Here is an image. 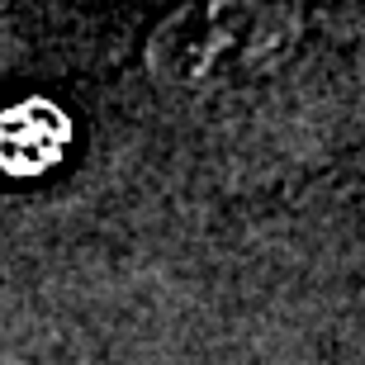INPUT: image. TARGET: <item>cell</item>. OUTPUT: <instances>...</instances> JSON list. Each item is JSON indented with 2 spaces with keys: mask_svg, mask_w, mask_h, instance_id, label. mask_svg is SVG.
I'll return each instance as SVG.
<instances>
[{
  "mask_svg": "<svg viewBox=\"0 0 365 365\" xmlns=\"http://www.w3.org/2000/svg\"><path fill=\"white\" fill-rule=\"evenodd\" d=\"M304 43V0H190L148 43L152 71L185 91L247 86Z\"/></svg>",
  "mask_w": 365,
  "mask_h": 365,
  "instance_id": "cell-1",
  "label": "cell"
},
{
  "mask_svg": "<svg viewBox=\"0 0 365 365\" xmlns=\"http://www.w3.org/2000/svg\"><path fill=\"white\" fill-rule=\"evenodd\" d=\"M67 123L53 105H19L0 114V166L10 176H38L62 157Z\"/></svg>",
  "mask_w": 365,
  "mask_h": 365,
  "instance_id": "cell-2",
  "label": "cell"
}]
</instances>
